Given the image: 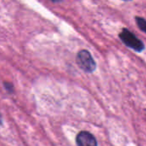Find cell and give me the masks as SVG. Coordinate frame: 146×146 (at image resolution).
Wrapping results in <instances>:
<instances>
[{"instance_id": "3957f363", "label": "cell", "mask_w": 146, "mask_h": 146, "mask_svg": "<svg viewBox=\"0 0 146 146\" xmlns=\"http://www.w3.org/2000/svg\"><path fill=\"white\" fill-rule=\"evenodd\" d=\"M76 144L78 146H98L95 137L89 132L81 131L76 137Z\"/></svg>"}, {"instance_id": "8992f818", "label": "cell", "mask_w": 146, "mask_h": 146, "mask_svg": "<svg viewBox=\"0 0 146 146\" xmlns=\"http://www.w3.org/2000/svg\"><path fill=\"white\" fill-rule=\"evenodd\" d=\"M2 124V116H1V115H0V125Z\"/></svg>"}, {"instance_id": "5b68a950", "label": "cell", "mask_w": 146, "mask_h": 146, "mask_svg": "<svg viewBox=\"0 0 146 146\" xmlns=\"http://www.w3.org/2000/svg\"><path fill=\"white\" fill-rule=\"evenodd\" d=\"M4 87H5V89L7 90V91H9V92H13V85L12 84H9V83H8V82H5L4 83Z\"/></svg>"}, {"instance_id": "277c9868", "label": "cell", "mask_w": 146, "mask_h": 146, "mask_svg": "<svg viewBox=\"0 0 146 146\" xmlns=\"http://www.w3.org/2000/svg\"><path fill=\"white\" fill-rule=\"evenodd\" d=\"M135 19H136V23H137V25H138L139 28L142 32H144V33H146V20L145 19H144V18H142V17H139V16H137Z\"/></svg>"}, {"instance_id": "7a4b0ae2", "label": "cell", "mask_w": 146, "mask_h": 146, "mask_svg": "<svg viewBox=\"0 0 146 146\" xmlns=\"http://www.w3.org/2000/svg\"><path fill=\"white\" fill-rule=\"evenodd\" d=\"M76 62L80 69L86 73H92L97 68V64L91 53L86 50H81L76 56Z\"/></svg>"}, {"instance_id": "6da1fadb", "label": "cell", "mask_w": 146, "mask_h": 146, "mask_svg": "<svg viewBox=\"0 0 146 146\" xmlns=\"http://www.w3.org/2000/svg\"><path fill=\"white\" fill-rule=\"evenodd\" d=\"M119 38L124 44L137 52H141L145 50V44L134 33L127 28H124L121 31L119 34Z\"/></svg>"}]
</instances>
